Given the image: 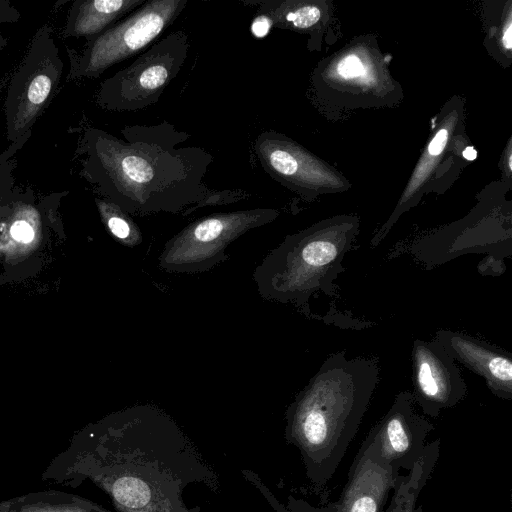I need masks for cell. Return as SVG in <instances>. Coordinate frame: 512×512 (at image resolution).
<instances>
[{"instance_id": "1", "label": "cell", "mask_w": 512, "mask_h": 512, "mask_svg": "<svg viewBox=\"0 0 512 512\" xmlns=\"http://www.w3.org/2000/svg\"><path fill=\"white\" fill-rule=\"evenodd\" d=\"M123 139L88 128L80 140V175L130 216L180 213L212 191L204 177L214 157L197 146L179 147L189 134L164 121L125 126Z\"/></svg>"}, {"instance_id": "2", "label": "cell", "mask_w": 512, "mask_h": 512, "mask_svg": "<svg viewBox=\"0 0 512 512\" xmlns=\"http://www.w3.org/2000/svg\"><path fill=\"white\" fill-rule=\"evenodd\" d=\"M375 358L330 354L290 407L292 438L301 447L308 475L325 488L341 463L379 381Z\"/></svg>"}, {"instance_id": "3", "label": "cell", "mask_w": 512, "mask_h": 512, "mask_svg": "<svg viewBox=\"0 0 512 512\" xmlns=\"http://www.w3.org/2000/svg\"><path fill=\"white\" fill-rule=\"evenodd\" d=\"M359 232L355 216H337L287 235L256 268L253 278L267 300L291 303L306 311L310 298L333 296L334 281Z\"/></svg>"}, {"instance_id": "4", "label": "cell", "mask_w": 512, "mask_h": 512, "mask_svg": "<svg viewBox=\"0 0 512 512\" xmlns=\"http://www.w3.org/2000/svg\"><path fill=\"white\" fill-rule=\"evenodd\" d=\"M63 68L52 29L44 25L35 33L10 78L4 102L6 138L10 146L0 155V163L9 161L29 139L33 125L56 94Z\"/></svg>"}, {"instance_id": "5", "label": "cell", "mask_w": 512, "mask_h": 512, "mask_svg": "<svg viewBox=\"0 0 512 512\" xmlns=\"http://www.w3.org/2000/svg\"><path fill=\"white\" fill-rule=\"evenodd\" d=\"M187 3V0L145 1L89 40L80 53L67 49L70 60L67 80L97 78L108 68L137 55L175 22Z\"/></svg>"}, {"instance_id": "6", "label": "cell", "mask_w": 512, "mask_h": 512, "mask_svg": "<svg viewBox=\"0 0 512 512\" xmlns=\"http://www.w3.org/2000/svg\"><path fill=\"white\" fill-rule=\"evenodd\" d=\"M189 48L187 33L171 32L103 81L96 103L113 112H135L157 103L183 67Z\"/></svg>"}, {"instance_id": "7", "label": "cell", "mask_w": 512, "mask_h": 512, "mask_svg": "<svg viewBox=\"0 0 512 512\" xmlns=\"http://www.w3.org/2000/svg\"><path fill=\"white\" fill-rule=\"evenodd\" d=\"M272 208L213 213L197 219L169 239L159 257V266L173 273L210 270L228 258V246L251 229L278 216Z\"/></svg>"}, {"instance_id": "8", "label": "cell", "mask_w": 512, "mask_h": 512, "mask_svg": "<svg viewBox=\"0 0 512 512\" xmlns=\"http://www.w3.org/2000/svg\"><path fill=\"white\" fill-rule=\"evenodd\" d=\"M414 405L411 391L398 393L363 441L378 460L399 470L413 468L434 429L428 419L415 411Z\"/></svg>"}, {"instance_id": "9", "label": "cell", "mask_w": 512, "mask_h": 512, "mask_svg": "<svg viewBox=\"0 0 512 512\" xmlns=\"http://www.w3.org/2000/svg\"><path fill=\"white\" fill-rule=\"evenodd\" d=\"M411 361V393L424 415L437 418L442 410L464 399L467 385L456 361L435 339H415Z\"/></svg>"}, {"instance_id": "10", "label": "cell", "mask_w": 512, "mask_h": 512, "mask_svg": "<svg viewBox=\"0 0 512 512\" xmlns=\"http://www.w3.org/2000/svg\"><path fill=\"white\" fill-rule=\"evenodd\" d=\"M400 470L378 460L362 442L339 498L321 512H381Z\"/></svg>"}, {"instance_id": "11", "label": "cell", "mask_w": 512, "mask_h": 512, "mask_svg": "<svg viewBox=\"0 0 512 512\" xmlns=\"http://www.w3.org/2000/svg\"><path fill=\"white\" fill-rule=\"evenodd\" d=\"M457 362L481 376L492 394L512 399V355L468 334L440 329L434 338Z\"/></svg>"}, {"instance_id": "12", "label": "cell", "mask_w": 512, "mask_h": 512, "mask_svg": "<svg viewBox=\"0 0 512 512\" xmlns=\"http://www.w3.org/2000/svg\"><path fill=\"white\" fill-rule=\"evenodd\" d=\"M253 149L260 166L271 178L298 193L306 191L312 182L311 160L296 143L268 130L257 136Z\"/></svg>"}, {"instance_id": "13", "label": "cell", "mask_w": 512, "mask_h": 512, "mask_svg": "<svg viewBox=\"0 0 512 512\" xmlns=\"http://www.w3.org/2000/svg\"><path fill=\"white\" fill-rule=\"evenodd\" d=\"M145 0H75L67 14L63 34L67 37L95 38Z\"/></svg>"}, {"instance_id": "14", "label": "cell", "mask_w": 512, "mask_h": 512, "mask_svg": "<svg viewBox=\"0 0 512 512\" xmlns=\"http://www.w3.org/2000/svg\"><path fill=\"white\" fill-rule=\"evenodd\" d=\"M439 455L440 439H436L426 445L423 454L407 474L398 476L390 504L381 512H423V506L417 505V500L433 473Z\"/></svg>"}, {"instance_id": "15", "label": "cell", "mask_w": 512, "mask_h": 512, "mask_svg": "<svg viewBox=\"0 0 512 512\" xmlns=\"http://www.w3.org/2000/svg\"><path fill=\"white\" fill-rule=\"evenodd\" d=\"M96 203L108 229L116 238L129 246L141 242V232L129 214L108 200L96 199Z\"/></svg>"}, {"instance_id": "16", "label": "cell", "mask_w": 512, "mask_h": 512, "mask_svg": "<svg viewBox=\"0 0 512 512\" xmlns=\"http://www.w3.org/2000/svg\"><path fill=\"white\" fill-rule=\"evenodd\" d=\"M114 495L123 505L131 508L144 506L150 499L147 485L137 478L125 477L114 484Z\"/></svg>"}, {"instance_id": "17", "label": "cell", "mask_w": 512, "mask_h": 512, "mask_svg": "<svg viewBox=\"0 0 512 512\" xmlns=\"http://www.w3.org/2000/svg\"><path fill=\"white\" fill-rule=\"evenodd\" d=\"M250 197V194L244 190H222V191H211L204 200L198 204L186 209L183 215H187L192 211L206 206L213 205H224L234 203Z\"/></svg>"}, {"instance_id": "18", "label": "cell", "mask_w": 512, "mask_h": 512, "mask_svg": "<svg viewBox=\"0 0 512 512\" xmlns=\"http://www.w3.org/2000/svg\"><path fill=\"white\" fill-rule=\"evenodd\" d=\"M336 72L343 79H357L367 74V68L361 58L355 54H350L338 62Z\"/></svg>"}, {"instance_id": "19", "label": "cell", "mask_w": 512, "mask_h": 512, "mask_svg": "<svg viewBox=\"0 0 512 512\" xmlns=\"http://www.w3.org/2000/svg\"><path fill=\"white\" fill-rule=\"evenodd\" d=\"M20 19V12L9 0H0V55L8 43L3 27L14 24Z\"/></svg>"}, {"instance_id": "20", "label": "cell", "mask_w": 512, "mask_h": 512, "mask_svg": "<svg viewBox=\"0 0 512 512\" xmlns=\"http://www.w3.org/2000/svg\"><path fill=\"white\" fill-rule=\"evenodd\" d=\"M10 235L18 242L29 243L33 240L35 232L29 221L17 219L10 227Z\"/></svg>"}, {"instance_id": "21", "label": "cell", "mask_w": 512, "mask_h": 512, "mask_svg": "<svg viewBox=\"0 0 512 512\" xmlns=\"http://www.w3.org/2000/svg\"><path fill=\"white\" fill-rule=\"evenodd\" d=\"M272 26V21L267 15L257 12L251 24V32L256 37H264Z\"/></svg>"}, {"instance_id": "22", "label": "cell", "mask_w": 512, "mask_h": 512, "mask_svg": "<svg viewBox=\"0 0 512 512\" xmlns=\"http://www.w3.org/2000/svg\"><path fill=\"white\" fill-rule=\"evenodd\" d=\"M502 42H503L504 47L507 50L511 49V47H512V24H511L510 19H508L506 28L503 31Z\"/></svg>"}, {"instance_id": "23", "label": "cell", "mask_w": 512, "mask_h": 512, "mask_svg": "<svg viewBox=\"0 0 512 512\" xmlns=\"http://www.w3.org/2000/svg\"><path fill=\"white\" fill-rule=\"evenodd\" d=\"M463 156L467 160H475V158L477 157V152L473 147H467L463 152Z\"/></svg>"}]
</instances>
